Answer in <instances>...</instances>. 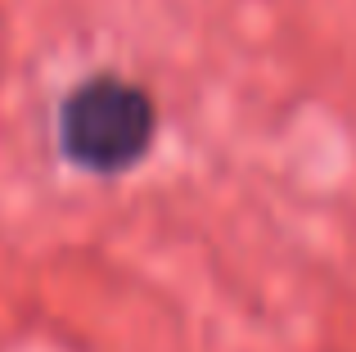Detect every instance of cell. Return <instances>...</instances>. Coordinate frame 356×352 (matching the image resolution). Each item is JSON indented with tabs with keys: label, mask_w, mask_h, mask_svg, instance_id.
Returning <instances> with one entry per match:
<instances>
[{
	"label": "cell",
	"mask_w": 356,
	"mask_h": 352,
	"mask_svg": "<svg viewBox=\"0 0 356 352\" xmlns=\"http://www.w3.org/2000/svg\"><path fill=\"white\" fill-rule=\"evenodd\" d=\"M158 136V104L145 86L95 72L59 104V154L90 176L131 172Z\"/></svg>",
	"instance_id": "1"
}]
</instances>
